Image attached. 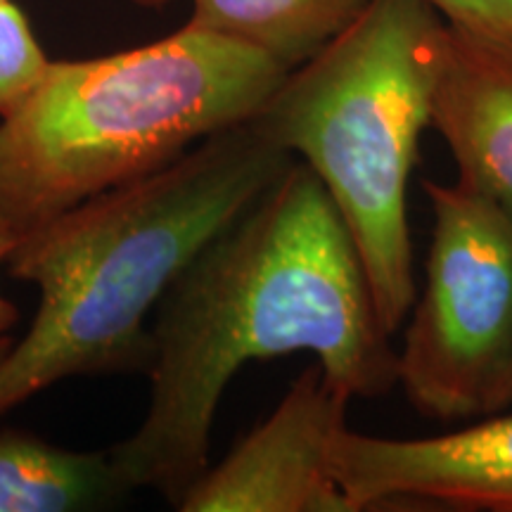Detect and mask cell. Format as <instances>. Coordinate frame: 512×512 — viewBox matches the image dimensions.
I'll list each match as a JSON object with an SVG mask.
<instances>
[{
  "label": "cell",
  "instance_id": "obj_1",
  "mask_svg": "<svg viewBox=\"0 0 512 512\" xmlns=\"http://www.w3.org/2000/svg\"><path fill=\"white\" fill-rule=\"evenodd\" d=\"M313 354L354 399L396 387V349L342 216L299 159L202 249L157 309L150 401L107 448L128 491L171 505L209 467L219 403L247 363Z\"/></svg>",
  "mask_w": 512,
  "mask_h": 512
},
{
  "label": "cell",
  "instance_id": "obj_2",
  "mask_svg": "<svg viewBox=\"0 0 512 512\" xmlns=\"http://www.w3.org/2000/svg\"><path fill=\"white\" fill-rule=\"evenodd\" d=\"M292 162L247 121L19 235L5 271L41 302L0 358V418L67 377L147 373V316Z\"/></svg>",
  "mask_w": 512,
  "mask_h": 512
},
{
  "label": "cell",
  "instance_id": "obj_3",
  "mask_svg": "<svg viewBox=\"0 0 512 512\" xmlns=\"http://www.w3.org/2000/svg\"><path fill=\"white\" fill-rule=\"evenodd\" d=\"M287 76L271 57L185 24L147 46L50 62L0 117V226L22 235L197 143L247 124Z\"/></svg>",
  "mask_w": 512,
  "mask_h": 512
},
{
  "label": "cell",
  "instance_id": "obj_4",
  "mask_svg": "<svg viewBox=\"0 0 512 512\" xmlns=\"http://www.w3.org/2000/svg\"><path fill=\"white\" fill-rule=\"evenodd\" d=\"M444 24L430 0H370L252 119L328 190L392 337L418 297L408 181L430 126Z\"/></svg>",
  "mask_w": 512,
  "mask_h": 512
},
{
  "label": "cell",
  "instance_id": "obj_5",
  "mask_svg": "<svg viewBox=\"0 0 512 512\" xmlns=\"http://www.w3.org/2000/svg\"><path fill=\"white\" fill-rule=\"evenodd\" d=\"M422 188L432 240L396 384L425 418H484L512 366V219L463 181Z\"/></svg>",
  "mask_w": 512,
  "mask_h": 512
},
{
  "label": "cell",
  "instance_id": "obj_6",
  "mask_svg": "<svg viewBox=\"0 0 512 512\" xmlns=\"http://www.w3.org/2000/svg\"><path fill=\"white\" fill-rule=\"evenodd\" d=\"M354 399L306 368L273 413L185 491L183 512H351L332 453Z\"/></svg>",
  "mask_w": 512,
  "mask_h": 512
},
{
  "label": "cell",
  "instance_id": "obj_7",
  "mask_svg": "<svg viewBox=\"0 0 512 512\" xmlns=\"http://www.w3.org/2000/svg\"><path fill=\"white\" fill-rule=\"evenodd\" d=\"M332 467L351 512H512V408L418 439L347 427Z\"/></svg>",
  "mask_w": 512,
  "mask_h": 512
},
{
  "label": "cell",
  "instance_id": "obj_8",
  "mask_svg": "<svg viewBox=\"0 0 512 512\" xmlns=\"http://www.w3.org/2000/svg\"><path fill=\"white\" fill-rule=\"evenodd\" d=\"M430 126L456 159L458 181L512 219V36L446 19Z\"/></svg>",
  "mask_w": 512,
  "mask_h": 512
},
{
  "label": "cell",
  "instance_id": "obj_9",
  "mask_svg": "<svg viewBox=\"0 0 512 512\" xmlns=\"http://www.w3.org/2000/svg\"><path fill=\"white\" fill-rule=\"evenodd\" d=\"M128 494L107 451H72L22 430H0V512L110 508Z\"/></svg>",
  "mask_w": 512,
  "mask_h": 512
},
{
  "label": "cell",
  "instance_id": "obj_10",
  "mask_svg": "<svg viewBox=\"0 0 512 512\" xmlns=\"http://www.w3.org/2000/svg\"><path fill=\"white\" fill-rule=\"evenodd\" d=\"M188 22L264 53L287 72L342 34L370 0H190Z\"/></svg>",
  "mask_w": 512,
  "mask_h": 512
},
{
  "label": "cell",
  "instance_id": "obj_11",
  "mask_svg": "<svg viewBox=\"0 0 512 512\" xmlns=\"http://www.w3.org/2000/svg\"><path fill=\"white\" fill-rule=\"evenodd\" d=\"M50 62L22 8L0 0V117L34 91Z\"/></svg>",
  "mask_w": 512,
  "mask_h": 512
},
{
  "label": "cell",
  "instance_id": "obj_12",
  "mask_svg": "<svg viewBox=\"0 0 512 512\" xmlns=\"http://www.w3.org/2000/svg\"><path fill=\"white\" fill-rule=\"evenodd\" d=\"M448 22L512 36V0H430Z\"/></svg>",
  "mask_w": 512,
  "mask_h": 512
},
{
  "label": "cell",
  "instance_id": "obj_13",
  "mask_svg": "<svg viewBox=\"0 0 512 512\" xmlns=\"http://www.w3.org/2000/svg\"><path fill=\"white\" fill-rule=\"evenodd\" d=\"M15 242H17V235L12 233L10 228L0 226V268L5 266V259H8L10 249L15 247ZM17 320H19V309L10 302L8 297H3V292H0V358L8 354V349L12 347L10 330L15 328Z\"/></svg>",
  "mask_w": 512,
  "mask_h": 512
},
{
  "label": "cell",
  "instance_id": "obj_14",
  "mask_svg": "<svg viewBox=\"0 0 512 512\" xmlns=\"http://www.w3.org/2000/svg\"><path fill=\"white\" fill-rule=\"evenodd\" d=\"M505 408H512V366L508 370V375H505L501 389H498V394L494 399V411L491 413L505 411Z\"/></svg>",
  "mask_w": 512,
  "mask_h": 512
},
{
  "label": "cell",
  "instance_id": "obj_15",
  "mask_svg": "<svg viewBox=\"0 0 512 512\" xmlns=\"http://www.w3.org/2000/svg\"><path fill=\"white\" fill-rule=\"evenodd\" d=\"M133 3L140 5V8H152V10H157V8H164L166 3H171V0H133Z\"/></svg>",
  "mask_w": 512,
  "mask_h": 512
}]
</instances>
